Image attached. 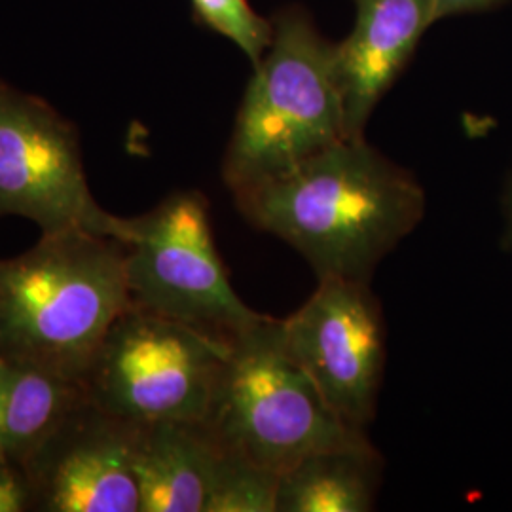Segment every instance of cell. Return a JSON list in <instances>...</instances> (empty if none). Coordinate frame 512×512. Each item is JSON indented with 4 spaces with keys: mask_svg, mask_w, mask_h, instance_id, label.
Here are the masks:
<instances>
[{
    "mask_svg": "<svg viewBox=\"0 0 512 512\" xmlns=\"http://www.w3.org/2000/svg\"><path fill=\"white\" fill-rule=\"evenodd\" d=\"M219 450L205 421L139 423L141 512H205Z\"/></svg>",
    "mask_w": 512,
    "mask_h": 512,
    "instance_id": "11",
    "label": "cell"
},
{
    "mask_svg": "<svg viewBox=\"0 0 512 512\" xmlns=\"http://www.w3.org/2000/svg\"><path fill=\"white\" fill-rule=\"evenodd\" d=\"M128 247L84 230L42 234L0 260V359L80 384L131 306Z\"/></svg>",
    "mask_w": 512,
    "mask_h": 512,
    "instance_id": "2",
    "label": "cell"
},
{
    "mask_svg": "<svg viewBox=\"0 0 512 512\" xmlns=\"http://www.w3.org/2000/svg\"><path fill=\"white\" fill-rule=\"evenodd\" d=\"M260 232L304 256L317 279L368 281L420 224L427 198L410 173L366 139H346L234 196Z\"/></svg>",
    "mask_w": 512,
    "mask_h": 512,
    "instance_id": "1",
    "label": "cell"
},
{
    "mask_svg": "<svg viewBox=\"0 0 512 512\" xmlns=\"http://www.w3.org/2000/svg\"><path fill=\"white\" fill-rule=\"evenodd\" d=\"M230 340L129 306L88 366L90 403L131 423L209 418Z\"/></svg>",
    "mask_w": 512,
    "mask_h": 512,
    "instance_id": "5",
    "label": "cell"
},
{
    "mask_svg": "<svg viewBox=\"0 0 512 512\" xmlns=\"http://www.w3.org/2000/svg\"><path fill=\"white\" fill-rule=\"evenodd\" d=\"M84 397L76 382L0 359V463L21 467Z\"/></svg>",
    "mask_w": 512,
    "mask_h": 512,
    "instance_id": "13",
    "label": "cell"
},
{
    "mask_svg": "<svg viewBox=\"0 0 512 512\" xmlns=\"http://www.w3.org/2000/svg\"><path fill=\"white\" fill-rule=\"evenodd\" d=\"M272 42L245 88L222 162L236 196L348 139L334 44L302 6L272 18Z\"/></svg>",
    "mask_w": 512,
    "mask_h": 512,
    "instance_id": "3",
    "label": "cell"
},
{
    "mask_svg": "<svg viewBox=\"0 0 512 512\" xmlns=\"http://www.w3.org/2000/svg\"><path fill=\"white\" fill-rule=\"evenodd\" d=\"M126 247L133 306L224 340L266 317L232 287L200 190L175 192L145 215L129 217Z\"/></svg>",
    "mask_w": 512,
    "mask_h": 512,
    "instance_id": "6",
    "label": "cell"
},
{
    "mask_svg": "<svg viewBox=\"0 0 512 512\" xmlns=\"http://www.w3.org/2000/svg\"><path fill=\"white\" fill-rule=\"evenodd\" d=\"M382 469L368 437L315 450L279 473L277 512L372 511Z\"/></svg>",
    "mask_w": 512,
    "mask_h": 512,
    "instance_id": "12",
    "label": "cell"
},
{
    "mask_svg": "<svg viewBox=\"0 0 512 512\" xmlns=\"http://www.w3.org/2000/svg\"><path fill=\"white\" fill-rule=\"evenodd\" d=\"M503 2L505 0H433V23L452 16L484 12Z\"/></svg>",
    "mask_w": 512,
    "mask_h": 512,
    "instance_id": "17",
    "label": "cell"
},
{
    "mask_svg": "<svg viewBox=\"0 0 512 512\" xmlns=\"http://www.w3.org/2000/svg\"><path fill=\"white\" fill-rule=\"evenodd\" d=\"M277 484L275 471L220 442L205 512H277Z\"/></svg>",
    "mask_w": 512,
    "mask_h": 512,
    "instance_id": "14",
    "label": "cell"
},
{
    "mask_svg": "<svg viewBox=\"0 0 512 512\" xmlns=\"http://www.w3.org/2000/svg\"><path fill=\"white\" fill-rule=\"evenodd\" d=\"M289 353L330 410L366 431L384 380V311L368 281L327 277L302 308L281 319Z\"/></svg>",
    "mask_w": 512,
    "mask_h": 512,
    "instance_id": "8",
    "label": "cell"
},
{
    "mask_svg": "<svg viewBox=\"0 0 512 512\" xmlns=\"http://www.w3.org/2000/svg\"><path fill=\"white\" fill-rule=\"evenodd\" d=\"M33 511L31 488L23 469L0 463V512Z\"/></svg>",
    "mask_w": 512,
    "mask_h": 512,
    "instance_id": "16",
    "label": "cell"
},
{
    "mask_svg": "<svg viewBox=\"0 0 512 512\" xmlns=\"http://www.w3.org/2000/svg\"><path fill=\"white\" fill-rule=\"evenodd\" d=\"M194 21L236 44L251 65L266 54L272 42V19L264 18L249 0H190Z\"/></svg>",
    "mask_w": 512,
    "mask_h": 512,
    "instance_id": "15",
    "label": "cell"
},
{
    "mask_svg": "<svg viewBox=\"0 0 512 512\" xmlns=\"http://www.w3.org/2000/svg\"><path fill=\"white\" fill-rule=\"evenodd\" d=\"M137 431L84 397L21 465L33 511L141 512Z\"/></svg>",
    "mask_w": 512,
    "mask_h": 512,
    "instance_id": "9",
    "label": "cell"
},
{
    "mask_svg": "<svg viewBox=\"0 0 512 512\" xmlns=\"http://www.w3.org/2000/svg\"><path fill=\"white\" fill-rule=\"evenodd\" d=\"M205 423L224 446L277 475L315 450L366 437L330 410L285 346L281 319L268 315L230 340Z\"/></svg>",
    "mask_w": 512,
    "mask_h": 512,
    "instance_id": "4",
    "label": "cell"
},
{
    "mask_svg": "<svg viewBox=\"0 0 512 512\" xmlns=\"http://www.w3.org/2000/svg\"><path fill=\"white\" fill-rule=\"evenodd\" d=\"M505 236H503V247L512 251V171L505 188Z\"/></svg>",
    "mask_w": 512,
    "mask_h": 512,
    "instance_id": "18",
    "label": "cell"
},
{
    "mask_svg": "<svg viewBox=\"0 0 512 512\" xmlns=\"http://www.w3.org/2000/svg\"><path fill=\"white\" fill-rule=\"evenodd\" d=\"M42 234L84 230L128 243L129 219L105 211L84 171L78 129L42 97L0 80V219Z\"/></svg>",
    "mask_w": 512,
    "mask_h": 512,
    "instance_id": "7",
    "label": "cell"
},
{
    "mask_svg": "<svg viewBox=\"0 0 512 512\" xmlns=\"http://www.w3.org/2000/svg\"><path fill=\"white\" fill-rule=\"evenodd\" d=\"M348 37L334 44V74L348 139H365L370 116L433 23V0H355Z\"/></svg>",
    "mask_w": 512,
    "mask_h": 512,
    "instance_id": "10",
    "label": "cell"
}]
</instances>
